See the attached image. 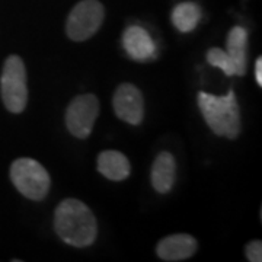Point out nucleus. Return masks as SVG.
<instances>
[{"label":"nucleus","mask_w":262,"mask_h":262,"mask_svg":"<svg viewBox=\"0 0 262 262\" xmlns=\"http://www.w3.org/2000/svg\"><path fill=\"white\" fill-rule=\"evenodd\" d=\"M54 230L63 242L75 248L91 246L98 236L94 213L76 198H67L58 204L54 213Z\"/></svg>","instance_id":"1"},{"label":"nucleus","mask_w":262,"mask_h":262,"mask_svg":"<svg viewBox=\"0 0 262 262\" xmlns=\"http://www.w3.org/2000/svg\"><path fill=\"white\" fill-rule=\"evenodd\" d=\"M198 106L211 131L220 136L234 140L242 128L241 110L233 91L225 96H214L206 92H198Z\"/></svg>","instance_id":"2"},{"label":"nucleus","mask_w":262,"mask_h":262,"mask_svg":"<svg viewBox=\"0 0 262 262\" xmlns=\"http://www.w3.org/2000/svg\"><path fill=\"white\" fill-rule=\"evenodd\" d=\"M10 181L22 195L32 201L44 200L51 187V179L46 168L29 158H20L12 163Z\"/></svg>","instance_id":"3"},{"label":"nucleus","mask_w":262,"mask_h":262,"mask_svg":"<svg viewBox=\"0 0 262 262\" xmlns=\"http://www.w3.org/2000/svg\"><path fill=\"white\" fill-rule=\"evenodd\" d=\"M0 94L9 113L20 114L27 108V70L20 57L9 56L6 58L0 77Z\"/></svg>","instance_id":"4"},{"label":"nucleus","mask_w":262,"mask_h":262,"mask_svg":"<svg viewBox=\"0 0 262 262\" xmlns=\"http://www.w3.org/2000/svg\"><path fill=\"white\" fill-rule=\"evenodd\" d=\"M105 9L98 0H82L72 9L67 22L66 34L73 41L82 42L95 35L102 25Z\"/></svg>","instance_id":"5"},{"label":"nucleus","mask_w":262,"mask_h":262,"mask_svg":"<svg viewBox=\"0 0 262 262\" xmlns=\"http://www.w3.org/2000/svg\"><path fill=\"white\" fill-rule=\"evenodd\" d=\"M99 115V101L92 94L79 95L66 110V127L77 139H86L92 133Z\"/></svg>","instance_id":"6"},{"label":"nucleus","mask_w":262,"mask_h":262,"mask_svg":"<svg viewBox=\"0 0 262 262\" xmlns=\"http://www.w3.org/2000/svg\"><path fill=\"white\" fill-rule=\"evenodd\" d=\"M114 113L122 121L131 125H140L144 117V99L141 92L131 83H122L117 88L113 98Z\"/></svg>","instance_id":"7"},{"label":"nucleus","mask_w":262,"mask_h":262,"mask_svg":"<svg viewBox=\"0 0 262 262\" xmlns=\"http://www.w3.org/2000/svg\"><path fill=\"white\" fill-rule=\"evenodd\" d=\"M122 47L136 61H151L158 57V47L153 38L144 28L131 25L122 34Z\"/></svg>","instance_id":"8"},{"label":"nucleus","mask_w":262,"mask_h":262,"mask_svg":"<svg viewBox=\"0 0 262 262\" xmlns=\"http://www.w3.org/2000/svg\"><path fill=\"white\" fill-rule=\"evenodd\" d=\"M198 249L195 237L187 233H177L166 236L156 246V253L163 261H184L191 258Z\"/></svg>","instance_id":"9"},{"label":"nucleus","mask_w":262,"mask_h":262,"mask_svg":"<svg viewBox=\"0 0 262 262\" xmlns=\"http://www.w3.org/2000/svg\"><path fill=\"white\" fill-rule=\"evenodd\" d=\"M177 178V163L175 158L169 151H162L153 163L151 168V187L159 194H168L172 189Z\"/></svg>","instance_id":"10"},{"label":"nucleus","mask_w":262,"mask_h":262,"mask_svg":"<svg viewBox=\"0 0 262 262\" xmlns=\"http://www.w3.org/2000/svg\"><path fill=\"white\" fill-rule=\"evenodd\" d=\"M98 170L111 181H124L130 177L131 166L128 159L117 150H105L98 156Z\"/></svg>","instance_id":"11"},{"label":"nucleus","mask_w":262,"mask_h":262,"mask_svg":"<svg viewBox=\"0 0 262 262\" xmlns=\"http://www.w3.org/2000/svg\"><path fill=\"white\" fill-rule=\"evenodd\" d=\"M227 54L233 61L236 75L245 76L246 73V56H248V32L242 27H234L227 35Z\"/></svg>","instance_id":"12"},{"label":"nucleus","mask_w":262,"mask_h":262,"mask_svg":"<svg viewBox=\"0 0 262 262\" xmlns=\"http://www.w3.org/2000/svg\"><path fill=\"white\" fill-rule=\"evenodd\" d=\"M201 20V9L194 2H184L172 10V24L179 32H191Z\"/></svg>","instance_id":"13"},{"label":"nucleus","mask_w":262,"mask_h":262,"mask_svg":"<svg viewBox=\"0 0 262 262\" xmlns=\"http://www.w3.org/2000/svg\"><path fill=\"white\" fill-rule=\"evenodd\" d=\"M207 61H208V64L219 67L226 76L236 75V69H234L233 61H232V58L227 54L226 50H222V48L217 47L210 48L207 51Z\"/></svg>","instance_id":"14"},{"label":"nucleus","mask_w":262,"mask_h":262,"mask_svg":"<svg viewBox=\"0 0 262 262\" xmlns=\"http://www.w3.org/2000/svg\"><path fill=\"white\" fill-rule=\"evenodd\" d=\"M246 258L251 262L262 261V242L261 241H252L246 245Z\"/></svg>","instance_id":"15"},{"label":"nucleus","mask_w":262,"mask_h":262,"mask_svg":"<svg viewBox=\"0 0 262 262\" xmlns=\"http://www.w3.org/2000/svg\"><path fill=\"white\" fill-rule=\"evenodd\" d=\"M255 79H256V83L261 88L262 86V57L256 58V63H255Z\"/></svg>","instance_id":"16"}]
</instances>
